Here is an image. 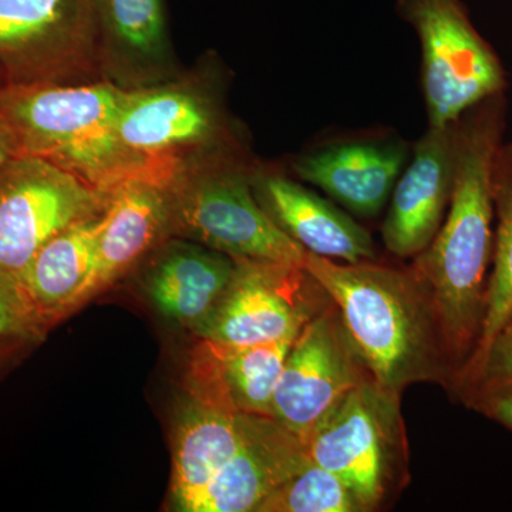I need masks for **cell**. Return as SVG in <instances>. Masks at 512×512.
Listing matches in <instances>:
<instances>
[{
    "label": "cell",
    "instance_id": "9c48e42d",
    "mask_svg": "<svg viewBox=\"0 0 512 512\" xmlns=\"http://www.w3.org/2000/svg\"><path fill=\"white\" fill-rule=\"evenodd\" d=\"M110 190L33 156L0 168V275H18L50 239L106 211Z\"/></svg>",
    "mask_w": 512,
    "mask_h": 512
},
{
    "label": "cell",
    "instance_id": "9a60e30c",
    "mask_svg": "<svg viewBox=\"0 0 512 512\" xmlns=\"http://www.w3.org/2000/svg\"><path fill=\"white\" fill-rule=\"evenodd\" d=\"M311 460L301 439L272 417L249 416L247 440L194 498L188 512H256Z\"/></svg>",
    "mask_w": 512,
    "mask_h": 512
},
{
    "label": "cell",
    "instance_id": "cb8c5ba5",
    "mask_svg": "<svg viewBox=\"0 0 512 512\" xmlns=\"http://www.w3.org/2000/svg\"><path fill=\"white\" fill-rule=\"evenodd\" d=\"M512 386V318L508 320L485 350L477 363L463 379L456 384V393L461 402L476 394L494 392Z\"/></svg>",
    "mask_w": 512,
    "mask_h": 512
},
{
    "label": "cell",
    "instance_id": "4316f807",
    "mask_svg": "<svg viewBox=\"0 0 512 512\" xmlns=\"http://www.w3.org/2000/svg\"><path fill=\"white\" fill-rule=\"evenodd\" d=\"M19 156V147L12 131L6 127V124L0 120V168L3 167L10 158Z\"/></svg>",
    "mask_w": 512,
    "mask_h": 512
},
{
    "label": "cell",
    "instance_id": "d4e9b609",
    "mask_svg": "<svg viewBox=\"0 0 512 512\" xmlns=\"http://www.w3.org/2000/svg\"><path fill=\"white\" fill-rule=\"evenodd\" d=\"M16 275H0V340L43 336Z\"/></svg>",
    "mask_w": 512,
    "mask_h": 512
},
{
    "label": "cell",
    "instance_id": "e0dca14e",
    "mask_svg": "<svg viewBox=\"0 0 512 512\" xmlns=\"http://www.w3.org/2000/svg\"><path fill=\"white\" fill-rule=\"evenodd\" d=\"M406 157L400 140L363 138L315 148L296 158L292 168L346 210L373 217L392 195Z\"/></svg>",
    "mask_w": 512,
    "mask_h": 512
},
{
    "label": "cell",
    "instance_id": "2e32d148",
    "mask_svg": "<svg viewBox=\"0 0 512 512\" xmlns=\"http://www.w3.org/2000/svg\"><path fill=\"white\" fill-rule=\"evenodd\" d=\"M298 333L245 348L202 338L188 367L190 397L231 412L272 417L276 384Z\"/></svg>",
    "mask_w": 512,
    "mask_h": 512
},
{
    "label": "cell",
    "instance_id": "277c9868",
    "mask_svg": "<svg viewBox=\"0 0 512 512\" xmlns=\"http://www.w3.org/2000/svg\"><path fill=\"white\" fill-rule=\"evenodd\" d=\"M251 151L198 158L165 175L171 238L231 256L303 266L306 254L269 218L252 190Z\"/></svg>",
    "mask_w": 512,
    "mask_h": 512
},
{
    "label": "cell",
    "instance_id": "30bf717a",
    "mask_svg": "<svg viewBox=\"0 0 512 512\" xmlns=\"http://www.w3.org/2000/svg\"><path fill=\"white\" fill-rule=\"evenodd\" d=\"M224 298L198 333L245 348L295 335L325 308L329 296L303 266L234 259Z\"/></svg>",
    "mask_w": 512,
    "mask_h": 512
},
{
    "label": "cell",
    "instance_id": "ac0fdd59",
    "mask_svg": "<svg viewBox=\"0 0 512 512\" xmlns=\"http://www.w3.org/2000/svg\"><path fill=\"white\" fill-rule=\"evenodd\" d=\"M167 239H171L170 218L160 185L144 178H128L110 188L87 301Z\"/></svg>",
    "mask_w": 512,
    "mask_h": 512
},
{
    "label": "cell",
    "instance_id": "ba28073f",
    "mask_svg": "<svg viewBox=\"0 0 512 512\" xmlns=\"http://www.w3.org/2000/svg\"><path fill=\"white\" fill-rule=\"evenodd\" d=\"M0 70L9 86L101 80L94 0H0Z\"/></svg>",
    "mask_w": 512,
    "mask_h": 512
},
{
    "label": "cell",
    "instance_id": "484cf974",
    "mask_svg": "<svg viewBox=\"0 0 512 512\" xmlns=\"http://www.w3.org/2000/svg\"><path fill=\"white\" fill-rule=\"evenodd\" d=\"M470 409L512 431V386L476 394L464 402Z\"/></svg>",
    "mask_w": 512,
    "mask_h": 512
},
{
    "label": "cell",
    "instance_id": "4fadbf2b",
    "mask_svg": "<svg viewBox=\"0 0 512 512\" xmlns=\"http://www.w3.org/2000/svg\"><path fill=\"white\" fill-rule=\"evenodd\" d=\"M453 124L429 127L394 185L382 238L399 258H414L429 247L446 218L454 178Z\"/></svg>",
    "mask_w": 512,
    "mask_h": 512
},
{
    "label": "cell",
    "instance_id": "3957f363",
    "mask_svg": "<svg viewBox=\"0 0 512 512\" xmlns=\"http://www.w3.org/2000/svg\"><path fill=\"white\" fill-rule=\"evenodd\" d=\"M126 90L106 80L3 86L0 120L19 156L43 158L100 190L144 178L143 164L121 143L117 117Z\"/></svg>",
    "mask_w": 512,
    "mask_h": 512
},
{
    "label": "cell",
    "instance_id": "603a6c76",
    "mask_svg": "<svg viewBox=\"0 0 512 512\" xmlns=\"http://www.w3.org/2000/svg\"><path fill=\"white\" fill-rule=\"evenodd\" d=\"M256 512H360L355 497L332 471L309 460L262 501Z\"/></svg>",
    "mask_w": 512,
    "mask_h": 512
},
{
    "label": "cell",
    "instance_id": "d6986e66",
    "mask_svg": "<svg viewBox=\"0 0 512 512\" xmlns=\"http://www.w3.org/2000/svg\"><path fill=\"white\" fill-rule=\"evenodd\" d=\"M104 212L76 222L50 239L16 275L43 332L87 302Z\"/></svg>",
    "mask_w": 512,
    "mask_h": 512
},
{
    "label": "cell",
    "instance_id": "f1b7e54d",
    "mask_svg": "<svg viewBox=\"0 0 512 512\" xmlns=\"http://www.w3.org/2000/svg\"><path fill=\"white\" fill-rule=\"evenodd\" d=\"M3 86H6V79L5 76H3L2 70H0V89H2Z\"/></svg>",
    "mask_w": 512,
    "mask_h": 512
},
{
    "label": "cell",
    "instance_id": "5b68a950",
    "mask_svg": "<svg viewBox=\"0 0 512 512\" xmlns=\"http://www.w3.org/2000/svg\"><path fill=\"white\" fill-rule=\"evenodd\" d=\"M117 134L143 164L146 180L165 175L198 158L248 151V141L231 116L225 82L217 67L181 73L168 82L126 90Z\"/></svg>",
    "mask_w": 512,
    "mask_h": 512
},
{
    "label": "cell",
    "instance_id": "8992f818",
    "mask_svg": "<svg viewBox=\"0 0 512 512\" xmlns=\"http://www.w3.org/2000/svg\"><path fill=\"white\" fill-rule=\"evenodd\" d=\"M400 397L366 377L306 441L309 458L346 484L360 512L386 507L406 484L409 446Z\"/></svg>",
    "mask_w": 512,
    "mask_h": 512
},
{
    "label": "cell",
    "instance_id": "7a4b0ae2",
    "mask_svg": "<svg viewBox=\"0 0 512 512\" xmlns=\"http://www.w3.org/2000/svg\"><path fill=\"white\" fill-rule=\"evenodd\" d=\"M303 268L338 309L350 345L377 386L397 396L414 383L451 389L454 372L439 320L412 268L348 264L311 252Z\"/></svg>",
    "mask_w": 512,
    "mask_h": 512
},
{
    "label": "cell",
    "instance_id": "5bb4252c",
    "mask_svg": "<svg viewBox=\"0 0 512 512\" xmlns=\"http://www.w3.org/2000/svg\"><path fill=\"white\" fill-rule=\"evenodd\" d=\"M252 190L276 227L306 252L333 261H376L375 242L335 204L286 175L256 163Z\"/></svg>",
    "mask_w": 512,
    "mask_h": 512
},
{
    "label": "cell",
    "instance_id": "52a82bcc",
    "mask_svg": "<svg viewBox=\"0 0 512 512\" xmlns=\"http://www.w3.org/2000/svg\"><path fill=\"white\" fill-rule=\"evenodd\" d=\"M397 15L419 36L421 84L430 126H447L505 92L507 74L461 0H396Z\"/></svg>",
    "mask_w": 512,
    "mask_h": 512
},
{
    "label": "cell",
    "instance_id": "ffe728a7",
    "mask_svg": "<svg viewBox=\"0 0 512 512\" xmlns=\"http://www.w3.org/2000/svg\"><path fill=\"white\" fill-rule=\"evenodd\" d=\"M165 242L148 275V295L168 319L200 330L224 298L235 261L187 239Z\"/></svg>",
    "mask_w": 512,
    "mask_h": 512
},
{
    "label": "cell",
    "instance_id": "44dd1931",
    "mask_svg": "<svg viewBox=\"0 0 512 512\" xmlns=\"http://www.w3.org/2000/svg\"><path fill=\"white\" fill-rule=\"evenodd\" d=\"M249 416L188 400L175 421L171 500L175 510L188 512L215 474L247 440Z\"/></svg>",
    "mask_w": 512,
    "mask_h": 512
},
{
    "label": "cell",
    "instance_id": "7c38bea8",
    "mask_svg": "<svg viewBox=\"0 0 512 512\" xmlns=\"http://www.w3.org/2000/svg\"><path fill=\"white\" fill-rule=\"evenodd\" d=\"M101 80L146 89L180 76L164 0H94Z\"/></svg>",
    "mask_w": 512,
    "mask_h": 512
},
{
    "label": "cell",
    "instance_id": "8fae6325",
    "mask_svg": "<svg viewBox=\"0 0 512 512\" xmlns=\"http://www.w3.org/2000/svg\"><path fill=\"white\" fill-rule=\"evenodd\" d=\"M369 377L332 301L296 336L272 399V419L306 444L333 410Z\"/></svg>",
    "mask_w": 512,
    "mask_h": 512
},
{
    "label": "cell",
    "instance_id": "7402d4cb",
    "mask_svg": "<svg viewBox=\"0 0 512 512\" xmlns=\"http://www.w3.org/2000/svg\"><path fill=\"white\" fill-rule=\"evenodd\" d=\"M493 200L497 228L488 278L487 308L476 352L456 384L480 362L497 333L512 318V143L501 144L493 165ZM451 389V392H453Z\"/></svg>",
    "mask_w": 512,
    "mask_h": 512
},
{
    "label": "cell",
    "instance_id": "6da1fadb",
    "mask_svg": "<svg viewBox=\"0 0 512 512\" xmlns=\"http://www.w3.org/2000/svg\"><path fill=\"white\" fill-rule=\"evenodd\" d=\"M505 114V94H495L454 121L453 191L446 218L412 265L436 311L453 386L483 330L494 248L493 165L503 144Z\"/></svg>",
    "mask_w": 512,
    "mask_h": 512
},
{
    "label": "cell",
    "instance_id": "83f0119b",
    "mask_svg": "<svg viewBox=\"0 0 512 512\" xmlns=\"http://www.w3.org/2000/svg\"><path fill=\"white\" fill-rule=\"evenodd\" d=\"M23 342H30V340H26V339L0 340V360L5 359V357L9 355L10 350H12L13 348H18V346L22 345Z\"/></svg>",
    "mask_w": 512,
    "mask_h": 512
}]
</instances>
